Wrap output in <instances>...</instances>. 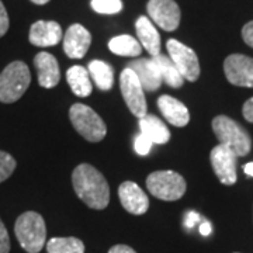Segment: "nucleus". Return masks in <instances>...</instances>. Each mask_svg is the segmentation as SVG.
<instances>
[{
    "label": "nucleus",
    "instance_id": "nucleus-1",
    "mask_svg": "<svg viewBox=\"0 0 253 253\" xmlns=\"http://www.w3.org/2000/svg\"><path fill=\"white\" fill-rule=\"evenodd\" d=\"M72 184L78 197L94 210H104L110 203V187L104 176L91 165L82 163L72 173Z\"/></svg>",
    "mask_w": 253,
    "mask_h": 253
},
{
    "label": "nucleus",
    "instance_id": "nucleus-2",
    "mask_svg": "<svg viewBox=\"0 0 253 253\" xmlns=\"http://www.w3.org/2000/svg\"><path fill=\"white\" fill-rule=\"evenodd\" d=\"M14 232L18 244L28 253H38L45 246L46 226L38 212L27 211L17 218Z\"/></svg>",
    "mask_w": 253,
    "mask_h": 253
},
{
    "label": "nucleus",
    "instance_id": "nucleus-3",
    "mask_svg": "<svg viewBox=\"0 0 253 253\" xmlns=\"http://www.w3.org/2000/svg\"><path fill=\"white\" fill-rule=\"evenodd\" d=\"M212 129L219 144L234 151L235 155L246 156L251 152L252 139L244 126H241L232 118L226 116H218L212 120Z\"/></svg>",
    "mask_w": 253,
    "mask_h": 253
},
{
    "label": "nucleus",
    "instance_id": "nucleus-4",
    "mask_svg": "<svg viewBox=\"0 0 253 253\" xmlns=\"http://www.w3.org/2000/svg\"><path fill=\"white\" fill-rule=\"evenodd\" d=\"M31 83V73L28 66L21 61L9 63L0 73V101L14 103L28 89Z\"/></svg>",
    "mask_w": 253,
    "mask_h": 253
},
{
    "label": "nucleus",
    "instance_id": "nucleus-5",
    "mask_svg": "<svg viewBox=\"0 0 253 253\" xmlns=\"http://www.w3.org/2000/svg\"><path fill=\"white\" fill-rule=\"evenodd\" d=\"M69 118L73 128L84 139L90 142H99L107 134L104 121L96 111H93V109L86 104L82 103L73 104L69 110Z\"/></svg>",
    "mask_w": 253,
    "mask_h": 253
},
{
    "label": "nucleus",
    "instance_id": "nucleus-6",
    "mask_svg": "<svg viewBox=\"0 0 253 253\" xmlns=\"http://www.w3.org/2000/svg\"><path fill=\"white\" fill-rule=\"evenodd\" d=\"M146 187L151 194L163 201H176L186 193L187 184L183 176L173 170H158L146 179Z\"/></svg>",
    "mask_w": 253,
    "mask_h": 253
},
{
    "label": "nucleus",
    "instance_id": "nucleus-7",
    "mask_svg": "<svg viewBox=\"0 0 253 253\" xmlns=\"http://www.w3.org/2000/svg\"><path fill=\"white\" fill-rule=\"evenodd\" d=\"M120 86H121L123 97L126 100V107L129 109V111L138 118L146 116L148 106H146V100H145L144 87L132 69L126 68L121 72Z\"/></svg>",
    "mask_w": 253,
    "mask_h": 253
},
{
    "label": "nucleus",
    "instance_id": "nucleus-8",
    "mask_svg": "<svg viewBox=\"0 0 253 253\" xmlns=\"http://www.w3.org/2000/svg\"><path fill=\"white\" fill-rule=\"evenodd\" d=\"M169 58L180 72L183 79L196 82L200 76V62L197 54L190 46L181 44L180 41L170 38L166 44Z\"/></svg>",
    "mask_w": 253,
    "mask_h": 253
},
{
    "label": "nucleus",
    "instance_id": "nucleus-9",
    "mask_svg": "<svg viewBox=\"0 0 253 253\" xmlns=\"http://www.w3.org/2000/svg\"><path fill=\"white\" fill-rule=\"evenodd\" d=\"M148 14L165 31H174L180 24V7L174 0H149Z\"/></svg>",
    "mask_w": 253,
    "mask_h": 253
},
{
    "label": "nucleus",
    "instance_id": "nucleus-10",
    "mask_svg": "<svg viewBox=\"0 0 253 253\" xmlns=\"http://www.w3.org/2000/svg\"><path fill=\"white\" fill-rule=\"evenodd\" d=\"M210 161H211L214 172L217 174L218 180L226 186L235 184L236 179H238L236 177L238 156L234 151H231L224 145H217L210 154Z\"/></svg>",
    "mask_w": 253,
    "mask_h": 253
},
{
    "label": "nucleus",
    "instance_id": "nucleus-11",
    "mask_svg": "<svg viewBox=\"0 0 253 253\" xmlns=\"http://www.w3.org/2000/svg\"><path fill=\"white\" fill-rule=\"evenodd\" d=\"M224 72L229 83L253 87V58L242 54L229 55L224 62Z\"/></svg>",
    "mask_w": 253,
    "mask_h": 253
},
{
    "label": "nucleus",
    "instance_id": "nucleus-12",
    "mask_svg": "<svg viewBox=\"0 0 253 253\" xmlns=\"http://www.w3.org/2000/svg\"><path fill=\"white\" fill-rule=\"evenodd\" d=\"M91 34L81 24H72L63 36V51L72 59H81L87 54Z\"/></svg>",
    "mask_w": 253,
    "mask_h": 253
},
{
    "label": "nucleus",
    "instance_id": "nucleus-13",
    "mask_svg": "<svg viewBox=\"0 0 253 253\" xmlns=\"http://www.w3.org/2000/svg\"><path fill=\"white\" fill-rule=\"evenodd\" d=\"M118 197L129 214L142 215L149 208V200L145 191L134 181H124L118 187Z\"/></svg>",
    "mask_w": 253,
    "mask_h": 253
},
{
    "label": "nucleus",
    "instance_id": "nucleus-14",
    "mask_svg": "<svg viewBox=\"0 0 253 253\" xmlns=\"http://www.w3.org/2000/svg\"><path fill=\"white\" fill-rule=\"evenodd\" d=\"M28 40L33 45L41 48L58 45L62 40V27L56 21L40 20L30 28Z\"/></svg>",
    "mask_w": 253,
    "mask_h": 253
},
{
    "label": "nucleus",
    "instance_id": "nucleus-15",
    "mask_svg": "<svg viewBox=\"0 0 253 253\" xmlns=\"http://www.w3.org/2000/svg\"><path fill=\"white\" fill-rule=\"evenodd\" d=\"M34 66L38 73V83L44 89H52L61 81L59 65L54 55L40 52L34 58Z\"/></svg>",
    "mask_w": 253,
    "mask_h": 253
},
{
    "label": "nucleus",
    "instance_id": "nucleus-16",
    "mask_svg": "<svg viewBox=\"0 0 253 253\" xmlns=\"http://www.w3.org/2000/svg\"><path fill=\"white\" fill-rule=\"evenodd\" d=\"M126 68L134 71V73L141 82L144 90L156 91L161 87L162 78H161L159 69H158L156 63L154 62V59H148V58L135 59V61L128 63Z\"/></svg>",
    "mask_w": 253,
    "mask_h": 253
},
{
    "label": "nucleus",
    "instance_id": "nucleus-17",
    "mask_svg": "<svg viewBox=\"0 0 253 253\" xmlns=\"http://www.w3.org/2000/svg\"><path fill=\"white\" fill-rule=\"evenodd\" d=\"M158 107L168 123L174 126H186L190 121L187 107L172 96L163 94L158 99Z\"/></svg>",
    "mask_w": 253,
    "mask_h": 253
},
{
    "label": "nucleus",
    "instance_id": "nucleus-18",
    "mask_svg": "<svg viewBox=\"0 0 253 253\" xmlns=\"http://www.w3.org/2000/svg\"><path fill=\"white\" fill-rule=\"evenodd\" d=\"M135 30L139 44L152 55V58L161 54V36L149 18L141 16L136 20Z\"/></svg>",
    "mask_w": 253,
    "mask_h": 253
},
{
    "label": "nucleus",
    "instance_id": "nucleus-19",
    "mask_svg": "<svg viewBox=\"0 0 253 253\" xmlns=\"http://www.w3.org/2000/svg\"><path fill=\"white\" fill-rule=\"evenodd\" d=\"M139 128L141 134L149 138L152 144H166L170 139V131L163 124L162 120L154 114H146L139 118Z\"/></svg>",
    "mask_w": 253,
    "mask_h": 253
},
{
    "label": "nucleus",
    "instance_id": "nucleus-20",
    "mask_svg": "<svg viewBox=\"0 0 253 253\" xmlns=\"http://www.w3.org/2000/svg\"><path fill=\"white\" fill-rule=\"evenodd\" d=\"M66 81L71 86V90L78 97L90 96L91 90H93V84H91L89 71L84 66L75 65L72 68H69L66 72Z\"/></svg>",
    "mask_w": 253,
    "mask_h": 253
},
{
    "label": "nucleus",
    "instance_id": "nucleus-21",
    "mask_svg": "<svg viewBox=\"0 0 253 253\" xmlns=\"http://www.w3.org/2000/svg\"><path fill=\"white\" fill-rule=\"evenodd\" d=\"M154 62L156 63L159 73H161V78L162 82H165L168 86H170L173 89H179L183 86L184 79L180 75V72L177 71V68L174 66V63L172 62V59L166 55H156L152 58Z\"/></svg>",
    "mask_w": 253,
    "mask_h": 253
},
{
    "label": "nucleus",
    "instance_id": "nucleus-22",
    "mask_svg": "<svg viewBox=\"0 0 253 253\" xmlns=\"http://www.w3.org/2000/svg\"><path fill=\"white\" fill-rule=\"evenodd\" d=\"M89 75L101 90H110L114 84V69L103 61H91L89 63Z\"/></svg>",
    "mask_w": 253,
    "mask_h": 253
},
{
    "label": "nucleus",
    "instance_id": "nucleus-23",
    "mask_svg": "<svg viewBox=\"0 0 253 253\" xmlns=\"http://www.w3.org/2000/svg\"><path fill=\"white\" fill-rule=\"evenodd\" d=\"M109 48L113 54L120 56H138L141 54L139 41L131 36H118L111 38Z\"/></svg>",
    "mask_w": 253,
    "mask_h": 253
},
{
    "label": "nucleus",
    "instance_id": "nucleus-24",
    "mask_svg": "<svg viewBox=\"0 0 253 253\" xmlns=\"http://www.w3.org/2000/svg\"><path fill=\"white\" fill-rule=\"evenodd\" d=\"M48 253H84V244L78 238H51L46 242Z\"/></svg>",
    "mask_w": 253,
    "mask_h": 253
},
{
    "label": "nucleus",
    "instance_id": "nucleus-25",
    "mask_svg": "<svg viewBox=\"0 0 253 253\" xmlns=\"http://www.w3.org/2000/svg\"><path fill=\"white\" fill-rule=\"evenodd\" d=\"M91 9L100 14H117L123 10L121 0H91Z\"/></svg>",
    "mask_w": 253,
    "mask_h": 253
},
{
    "label": "nucleus",
    "instance_id": "nucleus-26",
    "mask_svg": "<svg viewBox=\"0 0 253 253\" xmlns=\"http://www.w3.org/2000/svg\"><path fill=\"white\" fill-rule=\"evenodd\" d=\"M16 161L14 158L7 152L0 151V183L4 181L6 179H9L11 176V173L14 172L16 169Z\"/></svg>",
    "mask_w": 253,
    "mask_h": 253
},
{
    "label": "nucleus",
    "instance_id": "nucleus-27",
    "mask_svg": "<svg viewBox=\"0 0 253 253\" xmlns=\"http://www.w3.org/2000/svg\"><path fill=\"white\" fill-rule=\"evenodd\" d=\"M152 141L149 138H146L144 134H139L135 138V142H134V148H135V152L141 156L149 154L151 148H152Z\"/></svg>",
    "mask_w": 253,
    "mask_h": 253
},
{
    "label": "nucleus",
    "instance_id": "nucleus-28",
    "mask_svg": "<svg viewBox=\"0 0 253 253\" xmlns=\"http://www.w3.org/2000/svg\"><path fill=\"white\" fill-rule=\"evenodd\" d=\"M10 252V238L7 229L0 219V253Z\"/></svg>",
    "mask_w": 253,
    "mask_h": 253
},
{
    "label": "nucleus",
    "instance_id": "nucleus-29",
    "mask_svg": "<svg viewBox=\"0 0 253 253\" xmlns=\"http://www.w3.org/2000/svg\"><path fill=\"white\" fill-rule=\"evenodd\" d=\"M10 21H9V14H7V10L4 7V4L1 3L0 0V37H3L7 30H9Z\"/></svg>",
    "mask_w": 253,
    "mask_h": 253
},
{
    "label": "nucleus",
    "instance_id": "nucleus-30",
    "mask_svg": "<svg viewBox=\"0 0 253 253\" xmlns=\"http://www.w3.org/2000/svg\"><path fill=\"white\" fill-rule=\"evenodd\" d=\"M242 38L248 45L253 48V21L246 23L242 28Z\"/></svg>",
    "mask_w": 253,
    "mask_h": 253
},
{
    "label": "nucleus",
    "instance_id": "nucleus-31",
    "mask_svg": "<svg viewBox=\"0 0 253 253\" xmlns=\"http://www.w3.org/2000/svg\"><path fill=\"white\" fill-rule=\"evenodd\" d=\"M242 114L246 121L253 123V97L249 100H246L244 104V109H242Z\"/></svg>",
    "mask_w": 253,
    "mask_h": 253
},
{
    "label": "nucleus",
    "instance_id": "nucleus-32",
    "mask_svg": "<svg viewBox=\"0 0 253 253\" xmlns=\"http://www.w3.org/2000/svg\"><path fill=\"white\" fill-rule=\"evenodd\" d=\"M200 215L196 212V211H190V212H187V215H186V218H184V225H186V228H193L194 225H197L200 222Z\"/></svg>",
    "mask_w": 253,
    "mask_h": 253
},
{
    "label": "nucleus",
    "instance_id": "nucleus-33",
    "mask_svg": "<svg viewBox=\"0 0 253 253\" xmlns=\"http://www.w3.org/2000/svg\"><path fill=\"white\" fill-rule=\"evenodd\" d=\"M109 253H136L132 248L126 246V245H116L109 251Z\"/></svg>",
    "mask_w": 253,
    "mask_h": 253
},
{
    "label": "nucleus",
    "instance_id": "nucleus-34",
    "mask_svg": "<svg viewBox=\"0 0 253 253\" xmlns=\"http://www.w3.org/2000/svg\"><path fill=\"white\" fill-rule=\"evenodd\" d=\"M211 231H212V228H211V224L208 222V221H204L201 225H200V234L204 236H208L211 234Z\"/></svg>",
    "mask_w": 253,
    "mask_h": 253
},
{
    "label": "nucleus",
    "instance_id": "nucleus-35",
    "mask_svg": "<svg viewBox=\"0 0 253 253\" xmlns=\"http://www.w3.org/2000/svg\"><path fill=\"white\" fill-rule=\"evenodd\" d=\"M244 172L248 174V176H252L253 177V162L246 163L244 166Z\"/></svg>",
    "mask_w": 253,
    "mask_h": 253
},
{
    "label": "nucleus",
    "instance_id": "nucleus-36",
    "mask_svg": "<svg viewBox=\"0 0 253 253\" xmlns=\"http://www.w3.org/2000/svg\"><path fill=\"white\" fill-rule=\"evenodd\" d=\"M31 1H33L34 4H40V6H42V4H46L49 0H31Z\"/></svg>",
    "mask_w": 253,
    "mask_h": 253
}]
</instances>
